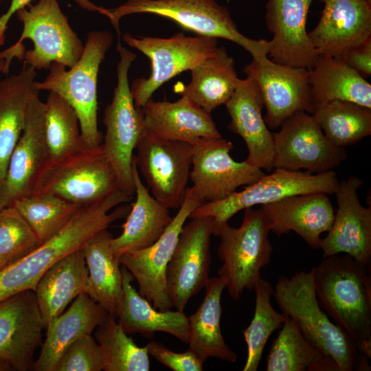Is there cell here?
Instances as JSON below:
<instances>
[{"label": "cell", "mask_w": 371, "mask_h": 371, "mask_svg": "<svg viewBox=\"0 0 371 371\" xmlns=\"http://www.w3.org/2000/svg\"><path fill=\"white\" fill-rule=\"evenodd\" d=\"M89 272L83 249L56 262L41 277L34 291L45 328L78 295L87 293Z\"/></svg>", "instance_id": "f1b7e54d"}, {"label": "cell", "mask_w": 371, "mask_h": 371, "mask_svg": "<svg viewBox=\"0 0 371 371\" xmlns=\"http://www.w3.org/2000/svg\"><path fill=\"white\" fill-rule=\"evenodd\" d=\"M36 70L21 71L0 83V179L4 181L10 155L22 133L30 100L38 95Z\"/></svg>", "instance_id": "f546056e"}, {"label": "cell", "mask_w": 371, "mask_h": 371, "mask_svg": "<svg viewBox=\"0 0 371 371\" xmlns=\"http://www.w3.org/2000/svg\"><path fill=\"white\" fill-rule=\"evenodd\" d=\"M7 265L8 263L6 262L0 258V270Z\"/></svg>", "instance_id": "681fc988"}, {"label": "cell", "mask_w": 371, "mask_h": 371, "mask_svg": "<svg viewBox=\"0 0 371 371\" xmlns=\"http://www.w3.org/2000/svg\"><path fill=\"white\" fill-rule=\"evenodd\" d=\"M273 296L282 313L295 322L311 344L335 361L339 371L370 370V358L321 308L315 293L313 267L290 278L280 277Z\"/></svg>", "instance_id": "3957f363"}, {"label": "cell", "mask_w": 371, "mask_h": 371, "mask_svg": "<svg viewBox=\"0 0 371 371\" xmlns=\"http://www.w3.org/2000/svg\"><path fill=\"white\" fill-rule=\"evenodd\" d=\"M3 181L0 179V211L6 206L3 195Z\"/></svg>", "instance_id": "7dc6e473"}, {"label": "cell", "mask_w": 371, "mask_h": 371, "mask_svg": "<svg viewBox=\"0 0 371 371\" xmlns=\"http://www.w3.org/2000/svg\"><path fill=\"white\" fill-rule=\"evenodd\" d=\"M34 231L12 204L0 211V258L8 264L25 256L38 246Z\"/></svg>", "instance_id": "60d3db41"}, {"label": "cell", "mask_w": 371, "mask_h": 371, "mask_svg": "<svg viewBox=\"0 0 371 371\" xmlns=\"http://www.w3.org/2000/svg\"><path fill=\"white\" fill-rule=\"evenodd\" d=\"M122 296L118 308V322L126 334L140 333L146 337L156 332L168 333L188 344V317L180 311H161L152 304L132 285L133 275L122 266Z\"/></svg>", "instance_id": "83f0119b"}, {"label": "cell", "mask_w": 371, "mask_h": 371, "mask_svg": "<svg viewBox=\"0 0 371 371\" xmlns=\"http://www.w3.org/2000/svg\"><path fill=\"white\" fill-rule=\"evenodd\" d=\"M120 61L117 85L111 102L104 111V153L116 173L120 188L128 196L135 194L133 175V151L145 129L142 109L134 104L128 83V71L136 55L122 45H117Z\"/></svg>", "instance_id": "ba28073f"}, {"label": "cell", "mask_w": 371, "mask_h": 371, "mask_svg": "<svg viewBox=\"0 0 371 371\" xmlns=\"http://www.w3.org/2000/svg\"><path fill=\"white\" fill-rule=\"evenodd\" d=\"M341 59L364 78L371 75V37L349 49Z\"/></svg>", "instance_id": "ee69618b"}, {"label": "cell", "mask_w": 371, "mask_h": 371, "mask_svg": "<svg viewBox=\"0 0 371 371\" xmlns=\"http://www.w3.org/2000/svg\"><path fill=\"white\" fill-rule=\"evenodd\" d=\"M201 203L191 187H188L182 205L159 238L148 247L126 252L120 257V265L137 280L139 293L159 311L173 307L167 290V266L186 221Z\"/></svg>", "instance_id": "5bb4252c"}, {"label": "cell", "mask_w": 371, "mask_h": 371, "mask_svg": "<svg viewBox=\"0 0 371 371\" xmlns=\"http://www.w3.org/2000/svg\"><path fill=\"white\" fill-rule=\"evenodd\" d=\"M320 19L308 36L319 56L341 58L371 37V3L367 0H319Z\"/></svg>", "instance_id": "7402d4cb"}, {"label": "cell", "mask_w": 371, "mask_h": 371, "mask_svg": "<svg viewBox=\"0 0 371 371\" xmlns=\"http://www.w3.org/2000/svg\"><path fill=\"white\" fill-rule=\"evenodd\" d=\"M253 290L256 295L254 315L249 325L243 331L247 350L243 371L258 370L269 337L282 327L286 318V315L277 312L271 304L273 287L270 282L260 277Z\"/></svg>", "instance_id": "f35d334b"}, {"label": "cell", "mask_w": 371, "mask_h": 371, "mask_svg": "<svg viewBox=\"0 0 371 371\" xmlns=\"http://www.w3.org/2000/svg\"><path fill=\"white\" fill-rule=\"evenodd\" d=\"M267 371H339L335 361L311 344L286 316L267 357Z\"/></svg>", "instance_id": "e575fe53"}, {"label": "cell", "mask_w": 371, "mask_h": 371, "mask_svg": "<svg viewBox=\"0 0 371 371\" xmlns=\"http://www.w3.org/2000/svg\"><path fill=\"white\" fill-rule=\"evenodd\" d=\"M95 337L101 347L104 371H148L146 346L139 347L128 336L115 317L109 315L96 328Z\"/></svg>", "instance_id": "ab89813d"}, {"label": "cell", "mask_w": 371, "mask_h": 371, "mask_svg": "<svg viewBox=\"0 0 371 371\" xmlns=\"http://www.w3.org/2000/svg\"><path fill=\"white\" fill-rule=\"evenodd\" d=\"M240 192L215 201L205 202L196 207L189 218L207 216L213 221V229L228 223L242 210L266 205L284 198L315 192L335 194L339 181L333 170L313 174L308 171H291L274 168Z\"/></svg>", "instance_id": "9c48e42d"}, {"label": "cell", "mask_w": 371, "mask_h": 371, "mask_svg": "<svg viewBox=\"0 0 371 371\" xmlns=\"http://www.w3.org/2000/svg\"><path fill=\"white\" fill-rule=\"evenodd\" d=\"M190 83L181 87L179 93L211 113L225 104L233 94L239 78L235 61L224 46L199 63L191 70Z\"/></svg>", "instance_id": "d6a6232c"}, {"label": "cell", "mask_w": 371, "mask_h": 371, "mask_svg": "<svg viewBox=\"0 0 371 371\" xmlns=\"http://www.w3.org/2000/svg\"><path fill=\"white\" fill-rule=\"evenodd\" d=\"M5 66V59L2 57L0 53V75L1 73L4 74ZM1 80H0V83H1Z\"/></svg>", "instance_id": "c3c4849f"}, {"label": "cell", "mask_w": 371, "mask_h": 371, "mask_svg": "<svg viewBox=\"0 0 371 371\" xmlns=\"http://www.w3.org/2000/svg\"><path fill=\"white\" fill-rule=\"evenodd\" d=\"M133 175L135 201L122 225V234L116 238L113 237L111 241V250L119 259L126 252L152 245L172 219L169 209L155 199L142 183L134 157Z\"/></svg>", "instance_id": "4316f807"}, {"label": "cell", "mask_w": 371, "mask_h": 371, "mask_svg": "<svg viewBox=\"0 0 371 371\" xmlns=\"http://www.w3.org/2000/svg\"><path fill=\"white\" fill-rule=\"evenodd\" d=\"M226 282L221 277L210 278L205 294L197 311L188 317L189 348L203 362L210 357L235 363L237 355L225 343L221 329V295Z\"/></svg>", "instance_id": "4dcf8cb0"}, {"label": "cell", "mask_w": 371, "mask_h": 371, "mask_svg": "<svg viewBox=\"0 0 371 371\" xmlns=\"http://www.w3.org/2000/svg\"><path fill=\"white\" fill-rule=\"evenodd\" d=\"M109 315L87 293L78 295L65 312L47 324L45 339L33 369L56 371L67 348L80 337L91 335Z\"/></svg>", "instance_id": "d4e9b609"}, {"label": "cell", "mask_w": 371, "mask_h": 371, "mask_svg": "<svg viewBox=\"0 0 371 371\" xmlns=\"http://www.w3.org/2000/svg\"><path fill=\"white\" fill-rule=\"evenodd\" d=\"M142 109L145 127L160 137L192 145L201 139L222 137L211 113L185 95L174 102L150 99Z\"/></svg>", "instance_id": "484cf974"}, {"label": "cell", "mask_w": 371, "mask_h": 371, "mask_svg": "<svg viewBox=\"0 0 371 371\" xmlns=\"http://www.w3.org/2000/svg\"><path fill=\"white\" fill-rule=\"evenodd\" d=\"M124 200V195L115 191L102 200L83 205L56 234L3 267L0 270V302L24 291H34L41 277L56 262L83 249L96 234L125 218L129 207L118 206Z\"/></svg>", "instance_id": "6da1fadb"}, {"label": "cell", "mask_w": 371, "mask_h": 371, "mask_svg": "<svg viewBox=\"0 0 371 371\" xmlns=\"http://www.w3.org/2000/svg\"><path fill=\"white\" fill-rule=\"evenodd\" d=\"M369 3H371V0H367Z\"/></svg>", "instance_id": "f907efd6"}, {"label": "cell", "mask_w": 371, "mask_h": 371, "mask_svg": "<svg viewBox=\"0 0 371 371\" xmlns=\"http://www.w3.org/2000/svg\"><path fill=\"white\" fill-rule=\"evenodd\" d=\"M362 184L357 176L339 182L335 193L338 208L319 247L324 258L344 253L364 265H370L371 207H363L359 201L357 190Z\"/></svg>", "instance_id": "d6986e66"}, {"label": "cell", "mask_w": 371, "mask_h": 371, "mask_svg": "<svg viewBox=\"0 0 371 371\" xmlns=\"http://www.w3.org/2000/svg\"><path fill=\"white\" fill-rule=\"evenodd\" d=\"M273 133V168L312 173L333 170L347 155L324 134L312 114L301 111L288 118Z\"/></svg>", "instance_id": "4fadbf2b"}, {"label": "cell", "mask_w": 371, "mask_h": 371, "mask_svg": "<svg viewBox=\"0 0 371 371\" xmlns=\"http://www.w3.org/2000/svg\"><path fill=\"white\" fill-rule=\"evenodd\" d=\"M190 219L181 231L166 269L169 298L173 307L181 312L189 300L205 288L212 262L213 221L207 216Z\"/></svg>", "instance_id": "9a60e30c"}, {"label": "cell", "mask_w": 371, "mask_h": 371, "mask_svg": "<svg viewBox=\"0 0 371 371\" xmlns=\"http://www.w3.org/2000/svg\"><path fill=\"white\" fill-rule=\"evenodd\" d=\"M112 238L107 229H104L82 249L89 272L87 294L116 317L122 296V274L119 258L111 248Z\"/></svg>", "instance_id": "836d02e7"}, {"label": "cell", "mask_w": 371, "mask_h": 371, "mask_svg": "<svg viewBox=\"0 0 371 371\" xmlns=\"http://www.w3.org/2000/svg\"><path fill=\"white\" fill-rule=\"evenodd\" d=\"M50 161L45 131V102L36 95L28 103L22 133L8 161L3 183L5 205L32 194Z\"/></svg>", "instance_id": "ac0fdd59"}, {"label": "cell", "mask_w": 371, "mask_h": 371, "mask_svg": "<svg viewBox=\"0 0 371 371\" xmlns=\"http://www.w3.org/2000/svg\"><path fill=\"white\" fill-rule=\"evenodd\" d=\"M225 105L230 116L227 128L240 135L247 146L248 155L245 161L271 171L273 169V133L262 114L264 102L256 80L249 76L239 79Z\"/></svg>", "instance_id": "603a6c76"}, {"label": "cell", "mask_w": 371, "mask_h": 371, "mask_svg": "<svg viewBox=\"0 0 371 371\" xmlns=\"http://www.w3.org/2000/svg\"><path fill=\"white\" fill-rule=\"evenodd\" d=\"M15 13L23 23L16 43L0 52L5 59L4 74L9 73L14 58L35 70L49 69L52 63L71 68L80 60L84 45L71 27L58 0H39Z\"/></svg>", "instance_id": "277c9868"}, {"label": "cell", "mask_w": 371, "mask_h": 371, "mask_svg": "<svg viewBox=\"0 0 371 371\" xmlns=\"http://www.w3.org/2000/svg\"><path fill=\"white\" fill-rule=\"evenodd\" d=\"M136 148L134 161L152 196L168 209H179L190 179L193 145L160 137L145 127Z\"/></svg>", "instance_id": "7c38bea8"}, {"label": "cell", "mask_w": 371, "mask_h": 371, "mask_svg": "<svg viewBox=\"0 0 371 371\" xmlns=\"http://www.w3.org/2000/svg\"><path fill=\"white\" fill-rule=\"evenodd\" d=\"M104 357L100 346L91 335L73 342L62 356L56 371H100Z\"/></svg>", "instance_id": "b9f144b4"}, {"label": "cell", "mask_w": 371, "mask_h": 371, "mask_svg": "<svg viewBox=\"0 0 371 371\" xmlns=\"http://www.w3.org/2000/svg\"><path fill=\"white\" fill-rule=\"evenodd\" d=\"M243 71L260 88L266 109L264 120L269 128H280L297 112L313 113L309 69L252 59Z\"/></svg>", "instance_id": "e0dca14e"}, {"label": "cell", "mask_w": 371, "mask_h": 371, "mask_svg": "<svg viewBox=\"0 0 371 371\" xmlns=\"http://www.w3.org/2000/svg\"><path fill=\"white\" fill-rule=\"evenodd\" d=\"M148 353L161 364L173 371H202L203 361L191 350L175 352L158 341H150Z\"/></svg>", "instance_id": "7bdbcfd3"}, {"label": "cell", "mask_w": 371, "mask_h": 371, "mask_svg": "<svg viewBox=\"0 0 371 371\" xmlns=\"http://www.w3.org/2000/svg\"><path fill=\"white\" fill-rule=\"evenodd\" d=\"M309 84L314 111L336 100L371 109L370 83L341 58L319 56L310 69Z\"/></svg>", "instance_id": "1f68e13d"}, {"label": "cell", "mask_w": 371, "mask_h": 371, "mask_svg": "<svg viewBox=\"0 0 371 371\" xmlns=\"http://www.w3.org/2000/svg\"><path fill=\"white\" fill-rule=\"evenodd\" d=\"M11 366L4 359L0 358V371H12Z\"/></svg>", "instance_id": "bcb514c9"}, {"label": "cell", "mask_w": 371, "mask_h": 371, "mask_svg": "<svg viewBox=\"0 0 371 371\" xmlns=\"http://www.w3.org/2000/svg\"><path fill=\"white\" fill-rule=\"evenodd\" d=\"M133 14H152L168 19L199 36L230 41L244 48L252 59L261 63L269 60V41L254 40L240 33L229 9L216 0H128L113 8H106V16L120 42V21Z\"/></svg>", "instance_id": "5b68a950"}, {"label": "cell", "mask_w": 371, "mask_h": 371, "mask_svg": "<svg viewBox=\"0 0 371 371\" xmlns=\"http://www.w3.org/2000/svg\"><path fill=\"white\" fill-rule=\"evenodd\" d=\"M112 43L113 34L109 31L89 32L82 54L74 67L67 70L63 65L52 63L45 80L36 82L39 91L55 92L73 106L87 148L98 147L103 140L98 126V75Z\"/></svg>", "instance_id": "8992f818"}, {"label": "cell", "mask_w": 371, "mask_h": 371, "mask_svg": "<svg viewBox=\"0 0 371 371\" xmlns=\"http://www.w3.org/2000/svg\"><path fill=\"white\" fill-rule=\"evenodd\" d=\"M45 326L34 291L27 290L0 302V358L13 370L33 368Z\"/></svg>", "instance_id": "44dd1931"}, {"label": "cell", "mask_w": 371, "mask_h": 371, "mask_svg": "<svg viewBox=\"0 0 371 371\" xmlns=\"http://www.w3.org/2000/svg\"><path fill=\"white\" fill-rule=\"evenodd\" d=\"M117 190L120 188L116 173L101 144L58 161H50L32 194L49 193L85 205Z\"/></svg>", "instance_id": "8fae6325"}, {"label": "cell", "mask_w": 371, "mask_h": 371, "mask_svg": "<svg viewBox=\"0 0 371 371\" xmlns=\"http://www.w3.org/2000/svg\"><path fill=\"white\" fill-rule=\"evenodd\" d=\"M124 41L146 56L151 65L148 78L132 82L131 93L137 108L142 109L162 85L181 73L191 70L213 55L218 48L217 38L187 36L179 32L169 38L123 35Z\"/></svg>", "instance_id": "30bf717a"}, {"label": "cell", "mask_w": 371, "mask_h": 371, "mask_svg": "<svg viewBox=\"0 0 371 371\" xmlns=\"http://www.w3.org/2000/svg\"><path fill=\"white\" fill-rule=\"evenodd\" d=\"M28 223L40 245L60 232L83 205L49 193H35L12 203Z\"/></svg>", "instance_id": "74e56055"}, {"label": "cell", "mask_w": 371, "mask_h": 371, "mask_svg": "<svg viewBox=\"0 0 371 371\" xmlns=\"http://www.w3.org/2000/svg\"><path fill=\"white\" fill-rule=\"evenodd\" d=\"M239 227L228 223L213 229L220 238L217 254L222 262L218 275L226 282L229 295L240 298L244 290L251 291L261 277L262 268L271 261L273 247L269 239V221L260 209L247 208Z\"/></svg>", "instance_id": "52a82bcc"}, {"label": "cell", "mask_w": 371, "mask_h": 371, "mask_svg": "<svg viewBox=\"0 0 371 371\" xmlns=\"http://www.w3.org/2000/svg\"><path fill=\"white\" fill-rule=\"evenodd\" d=\"M325 136L335 146L358 143L371 135V109L344 100H333L312 114Z\"/></svg>", "instance_id": "d590c367"}, {"label": "cell", "mask_w": 371, "mask_h": 371, "mask_svg": "<svg viewBox=\"0 0 371 371\" xmlns=\"http://www.w3.org/2000/svg\"><path fill=\"white\" fill-rule=\"evenodd\" d=\"M271 231L280 236L293 231L313 249H319L321 235L328 232L333 222L335 212L324 192L289 196L261 205Z\"/></svg>", "instance_id": "cb8c5ba5"}, {"label": "cell", "mask_w": 371, "mask_h": 371, "mask_svg": "<svg viewBox=\"0 0 371 371\" xmlns=\"http://www.w3.org/2000/svg\"><path fill=\"white\" fill-rule=\"evenodd\" d=\"M313 0H268L265 20L273 34L267 57L272 62L311 69L319 55L306 31Z\"/></svg>", "instance_id": "ffe728a7"}, {"label": "cell", "mask_w": 371, "mask_h": 371, "mask_svg": "<svg viewBox=\"0 0 371 371\" xmlns=\"http://www.w3.org/2000/svg\"><path fill=\"white\" fill-rule=\"evenodd\" d=\"M32 0H11L10 5L3 14L0 16V47L3 45L5 41V32L8 27V23L12 16L19 9L29 5ZM81 8L91 11L98 12L104 15L106 8L98 6L89 0H73Z\"/></svg>", "instance_id": "f6af8a7d"}, {"label": "cell", "mask_w": 371, "mask_h": 371, "mask_svg": "<svg viewBox=\"0 0 371 371\" xmlns=\"http://www.w3.org/2000/svg\"><path fill=\"white\" fill-rule=\"evenodd\" d=\"M370 266L348 254L333 255L324 258L313 270L321 308L371 358Z\"/></svg>", "instance_id": "7a4b0ae2"}, {"label": "cell", "mask_w": 371, "mask_h": 371, "mask_svg": "<svg viewBox=\"0 0 371 371\" xmlns=\"http://www.w3.org/2000/svg\"><path fill=\"white\" fill-rule=\"evenodd\" d=\"M233 148L232 142L222 137L201 139L193 144L191 188L202 203L223 199L265 175L246 161L234 160L230 155Z\"/></svg>", "instance_id": "2e32d148"}, {"label": "cell", "mask_w": 371, "mask_h": 371, "mask_svg": "<svg viewBox=\"0 0 371 371\" xmlns=\"http://www.w3.org/2000/svg\"><path fill=\"white\" fill-rule=\"evenodd\" d=\"M3 0H0V3Z\"/></svg>", "instance_id": "816d5d0a"}, {"label": "cell", "mask_w": 371, "mask_h": 371, "mask_svg": "<svg viewBox=\"0 0 371 371\" xmlns=\"http://www.w3.org/2000/svg\"><path fill=\"white\" fill-rule=\"evenodd\" d=\"M45 131L51 161H58L87 148L78 116L59 94L50 91L45 102Z\"/></svg>", "instance_id": "8d00e7d4"}]
</instances>
